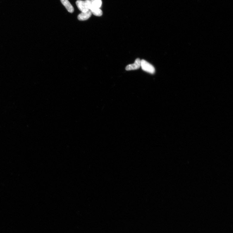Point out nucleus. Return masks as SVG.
I'll return each mask as SVG.
<instances>
[{
  "label": "nucleus",
  "mask_w": 233,
  "mask_h": 233,
  "mask_svg": "<svg viewBox=\"0 0 233 233\" xmlns=\"http://www.w3.org/2000/svg\"><path fill=\"white\" fill-rule=\"evenodd\" d=\"M141 60L140 58L136 59L134 63L128 65L126 67L125 70L127 71L138 70L141 67Z\"/></svg>",
  "instance_id": "3"
},
{
  "label": "nucleus",
  "mask_w": 233,
  "mask_h": 233,
  "mask_svg": "<svg viewBox=\"0 0 233 233\" xmlns=\"http://www.w3.org/2000/svg\"><path fill=\"white\" fill-rule=\"evenodd\" d=\"M60 1L69 12L72 13L74 12V7L68 0H60Z\"/></svg>",
  "instance_id": "5"
},
{
  "label": "nucleus",
  "mask_w": 233,
  "mask_h": 233,
  "mask_svg": "<svg viewBox=\"0 0 233 233\" xmlns=\"http://www.w3.org/2000/svg\"><path fill=\"white\" fill-rule=\"evenodd\" d=\"M141 67L144 71L151 74H154L155 69L153 66L144 60H141Z\"/></svg>",
  "instance_id": "2"
},
{
  "label": "nucleus",
  "mask_w": 233,
  "mask_h": 233,
  "mask_svg": "<svg viewBox=\"0 0 233 233\" xmlns=\"http://www.w3.org/2000/svg\"><path fill=\"white\" fill-rule=\"evenodd\" d=\"M91 6L97 8H100L102 5L101 0H90Z\"/></svg>",
  "instance_id": "7"
},
{
  "label": "nucleus",
  "mask_w": 233,
  "mask_h": 233,
  "mask_svg": "<svg viewBox=\"0 0 233 233\" xmlns=\"http://www.w3.org/2000/svg\"><path fill=\"white\" fill-rule=\"evenodd\" d=\"M92 15V13L90 10L85 13H81L78 15V19L79 21H84L89 19Z\"/></svg>",
  "instance_id": "4"
},
{
  "label": "nucleus",
  "mask_w": 233,
  "mask_h": 233,
  "mask_svg": "<svg viewBox=\"0 0 233 233\" xmlns=\"http://www.w3.org/2000/svg\"><path fill=\"white\" fill-rule=\"evenodd\" d=\"M90 10L92 14H93L95 16H102L103 14L102 11L100 8H97V7L92 6L91 4L90 7Z\"/></svg>",
  "instance_id": "6"
},
{
  "label": "nucleus",
  "mask_w": 233,
  "mask_h": 233,
  "mask_svg": "<svg viewBox=\"0 0 233 233\" xmlns=\"http://www.w3.org/2000/svg\"><path fill=\"white\" fill-rule=\"evenodd\" d=\"M76 4L82 13H85L90 10L91 4L90 0H78L76 1Z\"/></svg>",
  "instance_id": "1"
}]
</instances>
